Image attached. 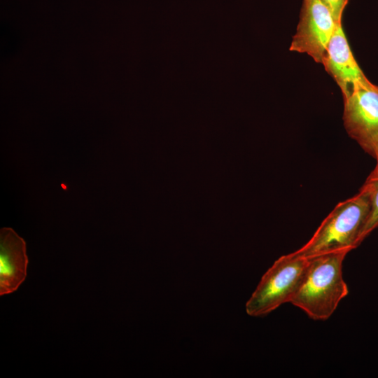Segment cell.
Listing matches in <instances>:
<instances>
[{"instance_id": "obj_5", "label": "cell", "mask_w": 378, "mask_h": 378, "mask_svg": "<svg viewBox=\"0 0 378 378\" xmlns=\"http://www.w3.org/2000/svg\"><path fill=\"white\" fill-rule=\"evenodd\" d=\"M337 24L321 0H302L299 22L289 50L305 53L321 64Z\"/></svg>"}, {"instance_id": "obj_9", "label": "cell", "mask_w": 378, "mask_h": 378, "mask_svg": "<svg viewBox=\"0 0 378 378\" xmlns=\"http://www.w3.org/2000/svg\"><path fill=\"white\" fill-rule=\"evenodd\" d=\"M331 12L337 23L342 22V15L349 0H321Z\"/></svg>"}, {"instance_id": "obj_3", "label": "cell", "mask_w": 378, "mask_h": 378, "mask_svg": "<svg viewBox=\"0 0 378 378\" xmlns=\"http://www.w3.org/2000/svg\"><path fill=\"white\" fill-rule=\"evenodd\" d=\"M309 264V258L294 252L279 258L262 276L246 303L251 316H264L291 302Z\"/></svg>"}, {"instance_id": "obj_7", "label": "cell", "mask_w": 378, "mask_h": 378, "mask_svg": "<svg viewBox=\"0 0 378 378\" xmlns=\"http://www.w3.org/2000/svg\"><path fill=\"white\" fill-rule=\"evenodd\" d=\"M25 241L12 228L0 230V295L15 291L27 277Z\"/></svg>"}, {"instance_id": "obj_4", "label": "cell", "mask_w": 378, "mask_h": 378, "mask_svg": "<svg viewBox=\"0 0 378 378\" xmlns=\"http://www.w3.org/2000/svg\"><path fill=\"white\" fill-rule=\"evenodd\" d=\"M343 120L349 135L373 158L378 148V85L368 79L344 99Z\"/></svg>"}, {"instance_id": "obj_6", "label": "cell", "mask_w": 378, "mask_h": 378, "mask_svg": "<svg viewBox=\"0 0 378 378\" xmlns=\"http://www.w3.org/2000/svg\"><path fill=\"white\" fill-rule=\"evenodd\" d=\"M321 64L340 87L344 99L368 80L351 50L342 22L337 24Z\"/></svg>"}, {"instance_id": "obj_10", "label": "cell", "mask_w": 378, "mask_h": 378, "mask_svg": "<svg viewBox=\"0 0 378 378\" xmlns=\"http://www.w3.org/2000/svg\"><path fill=\"white\" fill-rule=\"evenodd\" d=\"M374 158L376 160V164L374 169L371 172L368 178H374L378 176V148Z\"/></svg>"}, {"instance_id": "obj_2", "label": "cell", "mask_w": 378, "mask_h": 378, "mask_svg": "<svg viewBox=\"0 0 378 378\" xmlns=\"http://www.w3.org/2000/svg\"><path fill=\"white\" fill-rule=\"evenodd\" d=\"M370 209L368 192L360 188L357 194L339 202L310 239L293 252L310 258L329 253L351 251L360 245V235Z\"/></svg>"}, {"instance_id": "obj_8", "label": "cell", "mask_w": 378, "mask_h": 378, "mask_svg": "<svg viewBox=\"0 0 378 378\" xmlns=\"http://www.w3.org/2000/svg\"><path fill=\"white\" fill-rule=\"evenodd\" d=\"M361 188L368 192L370 209L360 235V244L373 230L378 227V176L367 178Z\"/></svg>"}, {"instance_id": "obj_1", "label": "cell", "mask_w": 378, "mask_h": 378, "mask_svg": "<svg viewBox=\"0 0 378 378\" xmlns=\"http://www.w3.org/2000/svg\"><path fill=\"white\" fill-rule=\"evenodd\" d=\"M347 251L326 253L309 258V264L290 303L312 319L325 321L349 293L342 276Z\"/></svg>"}]
</instances>
